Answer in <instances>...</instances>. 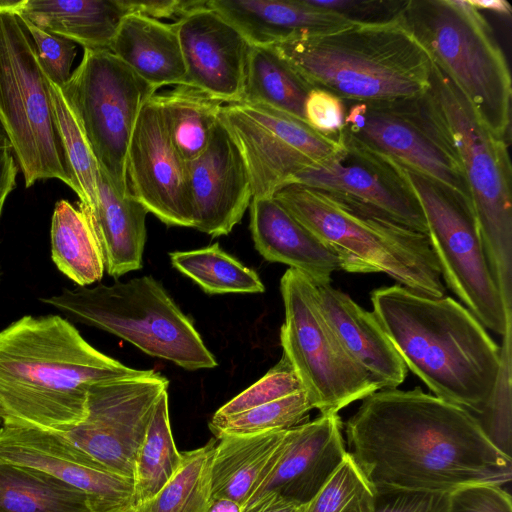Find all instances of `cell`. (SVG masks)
Instances as JSON below:
<instances>
[{"label":"cell","instance_id":"6da1fadb","mask_svg":"<svg viewBox=\"0 0 512 512\" xmlns=\"http://www.w3.org/2000/svg\"><path fill=\"white\" fill-rule=\"evenodd\" d=\"M345 432L347 452L373 491L450 493L502 486L512 477V458L490 442L470 411L420 387L371 393Z\"/></svg>","mask_w":512,"mask_h":512},{"label":"cell","instance_id":"7a4b0ae2","mask_svg":"<svg viewBox=\"0 0 512 512\" xmlns=\"http://www.w3.org/2000/svg\"><path fill=\"white\" fill-rule=\"evenodd\" d=\"M150 371L98 351L65 318L24 316L0 331V422L64 433L86 418L92 385Z\"/></svg>","mask_w":512,"mask_h":512},{"label":"cell","instance_id":"3957f363","mask_svg":"<svg viewBox=\"0 0 512 512\" xmlns=\"http://www.w3.org/2000/svg\"><path fill=\"white\" fill-rule=\"evenodd\" d=\"M373 313L407 369L435 396L481 413L496 383L500 346L462 304L402 285L372 291Z\"/></svg>","mask_w":512,"mask_h":512},{"label":"cell","instance_id":"277c9868","mask_svg":"<svg viewBox=\"0 0 512 512\" xmlns=\"http://www.w3.org/2000/svg\"><path fill=\"white\" fill-rule=\"evenodd\" d=\"M272 47L309 89L343 101L417 99L430 87L433 62L401 17L295 33Z\"/></svg>","mask_w":512,"mask_h":512},{"label":"cell","instance_id":"5b68a950","mask_svg":"<svg viewBox=\"0 0 512 512\" xmlns=\"http://www.w3.org/2000/svg\"><path fill=\"white\" fill-rule=\"evenodd\" d=\"M273 198L337 255L340 270L384 273L415 292L444 296L440 266L426 234L343 192L290 183Z\"/></svg>","mask_w":512,"mask_h":512},{"label":"cell","instance_id":"8992f818","mask_svg":"<svg viewBox=\"0 0 512 512\" xmlns=\"http://www.w3.org/2000/svg\"><path fill=\"white\" fill-rule=\"evenodd\" d=\"M424 99L461 166L491 271L512 311V166L506 139L482 124L435 64Z\"/></svg>","mask_w":512,"mask_h":512},{"label":"cell","instance_id":"52a82bcc","mask_svg":"<svg viewBox=\"0 0 512 512\" xmlns=\"http://www.w3.org/2000/svg\"><path fill=\"white\" fill-rule=\"evenodd\" d=\"M401 17L478 119L506 139L512 80L505 54L468 0H406Z\"/></svg>","mask_w":512,"mask_h":512},{"label":"cell","instance_id":"ba28073f","mask_svg":"<svg viewBox=\"0 0 512 512\" xmlns=\"http://www.w3.org/2000/svg\"><path fill=\"white\" fill-rule=\"evenodd\" d=\"M41 301L74 321L116 335L144 353L186 370L218 364L192 321L152 276L112 285L64 288Z\"/></svg>","mask_w":512,"mask_h":512},{"label":"cell","instance_id":"9c48e42d","mask_svg":"<svg viewBox=\"0 0 512 512\" xmlns=\"http://www.w3.org/2000/svg\"><path fill=\"white\" fill-rule=\"evenodd\" d=\"M12 2L3 1L0 8V122L26 187L58 179L78 195L58 133L49 80Z\"/></svg>","mask_w":512,"mask_h":512},{"label":"cell","instance_id":"30bf717a","mask_svg":"<svg viewBox=\"0 0 512 512\" xmlns=\"http://www.w3.org/2000/svg\"><path fill=\"white\" fill-rule=\"evenodd\" d=\"M285 319L280 330L283 355L320 414H338L380 390L347 352L322 310L317 286L289 268L280 280Z\"/></svg>","mask_w":512,"mask_h":512},{"label":"cell","instance_id":"8fae6325","mask_svg":"<svg viewBox=\"0 0 512 512\" xmlns=\"http://www.w3.org/2000/svg\"><path fill=\"white\" fill-rule=\"evenodd\" d=\"M60 91L99 168L120 193L129 192V142L142 106L157 89L110 50L84 49L81 63Z\"/></svg>","mask_w":512,"mask_h":512},{"label":"cell","instance_id":"7c38bea8","mask_svg":"<svg viewBox=\"0 0 512 512\" xmlns=\"http://www.w3.org/2000/svg\"><path fill=\"white\" fill-rule=\"evenodd\" d=\"M403 168L424 212L442 280L485 328L503 335L512 312L506 310L491 271L472 205L431 178Z\"/></svg>","mask_w":512,"mask_h":512},{"label":"cell","instance_id":"4fadbf2b","mask_svg":"<svg viewBox=\"0 0 512 512\" xmlns=\"http://www.w3.org/2000/svg\"><path fill=\"white\" fill-rule=\"evenodd\" d=\"M344 103L346 114L344 124L336 134L338 137L431 178L472 205L455 152L431 114L424 96Z\"/></svg>","mask_w":512,"mask_h":512},{"label":"cell","instance_id":"5bb4252c","mask_svg":"<svg viewBox=\"0 0 512 512\" xmlns=\"http://www.w3.org/2000/svg\"><path fill=\"white\" fill-rule=\"evenodd\" d=\"M219 120L241 152L253 197H273L298 172L327 162L339 150L334 137L269 106L224 104Z\"/></svg>","mask_w":512,"mask_h":512},{"label":"cell","instance_id":"9a60e30c","mask_svg":"<svg viewBox=\"0 0 512 512\" xmlns=\"http://www.w3.org/2000/svg\"><path fill=\"white\" fill-rule=\"evenodd\" d=\"M168 385L167 378L154 370L94 384L88 392L86 418L59 434L104 467L132 479L137 451Z\"/></svg>","mask_w":512,"mask_h":512},{"label":"cell","instance_id":"2e32d148","mask_svg":"<svg viewBox=\"0 0 512 512\" xmlns=\"http://www.w3.org/2000/svg\"><path fill=\"white\" fill-rule=\"evenodd\" d=\"M126 174L131 194L169 226L193 228L187 162L175 149L153 95L142 106L129 142Z\"/></svg>","mask_w":512,"mask_h":512},{"label":"cell","instance_id":"e0dca14e","mask_svg":"<svg viewBox=\"0 0 512 512\" xmlns=\"http://www.w3.org/2000/svg\"><path fill=\"white\" fill-rule=\"evenodd\" d=\"M0 462L43 471L82 491L93 512H130L133 480L114 473L59 433L0 427Z\"/></svg>","mask_w":512,"mask_h":512},{"label":"cell","instance_id":"ac0fdd59","mask_svg":"<svg viewBox=\"0 0 512 512\" xmlns=\"http://www.w3.org/2000/svg\"><path fill=\"white\" fill-rule=\"evenodd\" d=\"M328 162L298 172L291 183L343 192L424 234L427 223L404 168L390 158L341 139Z\"/></svg>","mask_w":512,"mask_h":512},{"label":"cell","instance_id":"d6986e66","mask_svg":"<svg viewBox=\"0 0 512 512\" xmlns=\"http://www.w3.org/2000/svg\"><path fill=\"white\" fill-rule=\"evenodd\" d=\"M347 455L338 414H320L288 429L243 506L248 512L277 497L303 505L328 482Z\"/></svg>","mask_w":512,"mask_h":512},{"label":"cell","instance_id":"ffe728a7","mask_svg":"<svg viewBox=\"0 0 512 512\" xmlns=\"http://www.w3.org/2000/svg\"><path fill=\"white\" fill-rule=\"evenodd\" d=\"M207 3L174 22L186 70L184 85L224 104L239 103L252 45Z\"/></svg>","mask_w":512,"mask_h":512},{"label":"cell","instance_id":"44dd1931","mask_svg":"<svg viewBox=\"0 0 512 512\" xmlns=\"http://www.w3.org/2000/svg\"><path fill=\"white\" fill-rule=\"evenodd\" d=\"M193 228L212 237L229 234L253 198L239 148L218 120L206 149L187 162Z\"/></svg>","mask_w":512,"mask_h":512},{"label":"cell","instance_id":"7402d4cb","mask_svg":"<svg viewBox=\"0 0 512 512\" xmlns=\"http://www.w3.org/2000/svg\"><path fill=\"white\" fill-rule=\"evenodd\" d=\"M249 210L254 246L265 260L288 265L316 286L331 282L340 270L337 255L273 197H253Z\"/></svg>","mask_w":512,"mask_h":512},{"label":"cell","instance_id":"603a6c76","mask_svg":"<svg viewBox=\"0 0 512 512\" xmlns=\"http://www.w3.org/2000/svg\"><path fill=\"white\" fill-rule=\"evenodd\" d=\"M317 290L325 317L352 358L380 389L401 385L408 369L374 313L330 283Z\"/></svg>","mask_w":512,"mask_h":512},{"label":"cell","instance_id":"cb8c5ba5","mask_svg":"<svg viewBox=\"0 0 512 512\" xmlns=\"http://www.w3.org/2000/svg\"><path fill=\"white\" fill-rule=\"evenodd\" d=\"M78 208L89 222L110 276L142 268L148 211L130 191L120 193L100 169L95 207Z\"/></svg>","mask_w":512,"mask_h":512},{"label":"cell","instance_id":"d4e9b609","mask_svg":"<svg viewBox=\"0 0 512 512\" xmlns=\"http://www.w3.org/2000/svg\"><path fill=\"white\" fill-rule=\"evenodd\" d=\"M253 46H272L303 31L318 32L352 21L307 0H208Z\"/></svg>","mask_w":512,"mask_h":512},{"label":"cell","instance_id":"484cf974","mask_svg":"<svg viewBox=\"0 0 512 512\" xmlns=\"http://www.w3.org/2000/svg\"><path fill=\"white\" fill-rule=\"evenodd\" d=\"M110 51L157 90L185 84V64L174 23L130 13L121 21Z\"/></svg>","mask_w":512,"mask_h":512},{"label":"cell","instance_id":"4316f807","mask_svg":"<svg viewBox=\"0 0 512 512\" xmlns=\"http://www.w3.org/2000/svg\"><path fill=\"white\" fill-rule=\"evenodd\" d=\"M12 9L22 18L88 50H110L123 18L124 0H21Z\"/></svg>","mask_w":512,"mask_h":512},{"label":"cell","instance_id":"83f0119b","mask_svg":"<svg viewBox=\"0 0 512 512\" xmlns=\"http://www.w3.org/2000/svg\"><path fill=\"white\" fill-rule=\"evenodd\" d=\"M287 430L216 438L211 463V497L232 499L243 507Z\"/></svg>","mask_w":512,"mask_h":512},{"label":"cell","instance_id":"f1b7e54d","mask_svg":"<svg viewBox=\"0 0 512 512\" xmlns=\"http://www.w3.org/2000/svg\"><path fill=\"white\" fill-rule=\"evenodd\" d=\"M0 512H93L79 489L37 469L0 462Z\"/></svg>","mask_w":512,"mask_h":512},{"label":"cell","instance_id":"f546056e","mask_svg":"<svg viewBox=\"0 0 512 512\" xmlns=\"http://www.w3.org/2000/svg\"><path fill=\"white\" fill-rule=\"evenodd\" d=\"M51 256L56 267L80 287L103 277V258L89 222L67 200L58 201L53 211Z\"/></svg>","mask_w":512,"mask_h":512},{"label":"cell","instance_id":"4dcf8cb0","mask_svg":"<svg viewBox=\"0 0 512 512\" xmlns=\"http://www.w3.org/2000/svg\"><path fill=\"white\" fill-rule=\"evenodd\" d=\"M155 97L175 149L185 162L192 161L208 146L224 103L187 85Z\"/></svg>","mask_w":512,"mask_h":512},{"label":"cell","instance_id":"1f68e13d","mask_svg":"<svg viewBox=\"0 0 512 512\" xmlns=\"http://www.w3.org/2000/svg\"><path fill=\"white\" fill-rule=\"evenodd\" d=\"M308 93L309 89L272 46L252 45L239 103L269 106L305 120Z\"/></svg>","mask_w":512,"mask_h":512},{"label":"cell","instance_id":"d6a6232c","mask_svg":"<svg viewBox=\"0 0 512 512\" xmlns=\"http://www.w3.org/2000/svg\"><path fill=\"white\" fill-rule=\"evenodd\" d=\"M182 462L173 438L168 393L159 398L137 451L133 471L134 507L152 498L176 473Z\"/></svg>","mask_w":512,"mask_h":512},{"label":"cell","instance_id":"836d02e7","mask_svg":"<svg viewBox=\"0 0 512 512\" xmlns=\"http://www.w3.org/2000/svg\"><path fill=\"white\" fill-rule=\"evenodd\" d=\"M216 440L182 452L172 478L149 500L131 512H207L211 501V463Z\"/></svg>","mask_w":512,"mask_h":512},{"label":"cell","instance_id":"e575fe53","mask_svg":"<svg viewBox=\"0 0 512 512\" xmlns=\"http://www.w3.org/2000/svg\"><path fill=\"white\" fill-rule=\"evenodd\" d=\"M169 256L175 269L208 294H251L265 290L259 275L225 252L218 243L196 250L171 252Z\"/></svg>","mask_w":512,"mask_h":512},{"label":"cell","instance_id":"d590c367","mask_svg":"<svg viewBox=\"0 0 512 512\" xmlns=\"http://www.w3.org/2000/svg\"><path fill=\"white\" fill-rule=\"evenodd\" d=\"M49 91L58 133L79 189V207L91 210L97 203L99 165L60 88L49 81Z\"/></svg>","mask_w":512,"mask_h":512},{"label":"cell","instance_id":"8d00e7d4","mask_svg":"<svg viewBox=\"0 0 512 512\" xmlns=\"http://www.w3.org/2000/svg\"><path fill=\"white\" fill-rule=\"evenodd\" d=\"M312 409L306 392L301 390L232 416L211 419L209 428L216 438L287 430L303 423Z\"/></svg>","mask_w":512,"mask_h":512},{"label":"cell","instance_id":"74e56055","mask_svg":"<svg viewBox=\"0 0 512 512\" xmlns=\"http://www.w3.org/2000/svg\"><path fill=\"white\" fill-rule=\"evenodd\" d=\"M374 492L350 454L321 490L297 512H370Z\"/></svg>","mask_w":512,"mask_h":512},{"label":"cell","instance_id":"f35d334b","mask_svg":"<svg viewBox=\"0 0 512 512\" xmlns=\"http://www.w3.org/2000/svg\"><path fill=\"white\" fill-rule=\"evenodd\" d=\"M500 347V367L490 397L474 415L490 442L511 458V343L512 322L508 323Z\"/></svg>","mask_w":512,"mask_h":512},{"label":"cell","instance_id":"ab89813d","mask_svg":"<svg viewBox=\"0 0 512 512\" xmlns=\"http://www.w3.org/2000/svg\"><path fill=\"white\" fill-rule=\"evenodd\" d=\"M303 390L288 359L282 355L262 378L221 406L211 419L232 416Z\"/></svg>","mask_w":512,"mask_h":512},{"label":"cell","instance_id":"60d3db41","mask_svg":"<svg viewBox=\"0 0 512 512\" xmlns=\"http://www.w3.org/2000/svg\"><path fill=\"white\" fill-rule=\"evenodd\" d=\"M22 20L32 39L42 71L49 81L61 88L71 77L76 43L45 31L25 19Z\"/></svg>","mask_w":512,"mask_h":512},{"label":"cell","instance_id":"b9f144b4","mask_svg":"<svg viewBox=\"0 0 512 512\" xmlns=\"http://www.w3.org/2000/svg\"><path fill=\"white\" fill-rule=\"evenodd\" d=\"M446 512H512V502L501 486L469 485L448 494Z\"/></svg>","mask_w":512,"mask_h":512},{"label":"cell","instance_id":"7bdbcfd3","mask_svg":"<svg viewBox=\"0 0 512 512\" xmlns=\"http://www.w3.org/2000/svg\"><path fill=\"white\" fill-rule=\"evenodd\" d=\"M374 506L370 512H446L449 493L374 490Z\"/></svg>","mask_w":512,"mask_h":512},{"label":"cell","instance_id":"ee69618b","mask_svg":"<svg viewBox=\"0 0 512 512\" xmlns=\"http://www.w3.org/2000/svg\"><path fill=\"white\" fill-rule=\"evenodd\" d=\"M309 4L342 15L352 22H382L396 18L406 1L307 0Z\"/></svg>","mask_w":512,"mask_h":512},{"label":"cell","instance_id":"f6af8a7d","mask_svg":"<svg viewBox=\"0 0 512 512\" xmlns=\"http://www.w3.org/2000/svg\"><path fill=\"white\" fill-rule=\"evenodd\" d=\"M305 120L316 131L325 135L337 134L346 114L345 103L334 94L313 89L309 91L305 102Z\"/></svg>","mask_w":512,"mask_h":512},{"label":"cell","instance_id":"bcb514c9","mask_svg":"<svg viewBox=\"0 0 512 512\" xmlns=\"http://www.w3.org/2000/svg\"><path fill=\"white\" fill-rule=\"evenodd\" d=\"M129 14L136 13L157 20L160 18L177 17L179 19L187 12L203 6L207 0H124Z\"/></svg>","mask_w":512,"mask_h":512},{"label":"cell","instance_id":"7dc6e473","mask_svg":"<svg viewBox=\"0 0 512 512\" xmlns=\"http://www.w3.org/2000/svg\"><path fill=\"white\" fill-rule=\"evenodd\" d=\"M17 172L12 148H0V215L7 196L16 186Z\"/></svg>","mask_w":512,"mask_h":512},{"label":"cell","instance_id":"c3c4849f","mask_svg":"<svg viewBox=\"0 0 512 512\" xmlns=\"http://www.w3.org/2000/svg\"><path fill=\"white\" fill-rule=\"evenodd\" d=\"M300 506L281 498L271 497L248 512H297Z\"/></svg>","mask_w":512,"mask_h":512},{"label":"cell","instance_id":"681fc988","mask_svg":"<svg viewBox=\"0 0 512 512\" xmlns=\"http://www.w3.org/2000/svg\"><path fill=\"white\" fill-rule=\"evenodd\" d=\"M468 2L477 10H489L491 12L510 16L512 8L505 0H468Z\"/></svg>","mask_w":512,"mask_h":512},{"label":"cell","instance_id":"f907efd6","mask_svg":"<svg viewBox=\"0 0 512 512\" xmlns=\"http://www.w3.org/2000/svg\"><path fill=\"white\" fill-rule=\"evenodd\" d=\"M207 512H243V507L232 499L211 498Z\"/></svg>","mask_w":512,"mask_h":512},{"label":"cell","instance_id":"816d5d0a","mask_svg":"<svg viewBox=\"0 0 512 512\" xmlns=\"http://www.w3.org/2000/svg\"><path fill=\"white\" fill-rule=\"evenodd\" d=\"M11 147L8 136L0 122V148Z\"/></svg>","mask_w":512,"mask_h":512},{"label":"cell","instance_id":"f5cc1de1","mask_svg":"<svg viewBox=\"0 0 512 512\" xmlns=\"http://www.w3.org/2000/svg\"><path fill=\"white\" fill-rule=\"evenodd\" d=\"M2 5H3V1H0V8L2 7Z\"/></svg>","mask_w":512,"mask_h":512},{"label":"cell","instance_id":"db71d44e","mask_svg":"<svg viewBox=\"0 0 512 512\" xmlns=\"http://www.w3.org/2000/svg\"><path fill=\"white\" fill-rule=\"evenodd\" d=\"M131 511H132V510H131ZM131 511H130V512H131Z\"/></svg>","mask_w":512,"mask_h":512}]
</instances>
